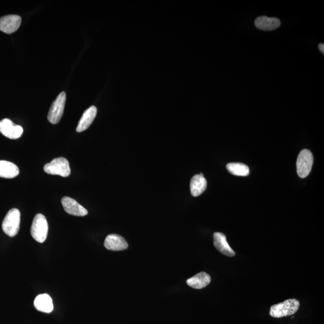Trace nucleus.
I'll list each match as a JSON object with an SVG mask.
<instances>
[{"label": "nucleus", "mask_w": 324, "mask_h": 324, "mask_svg": "<svg viewBox=\"0 0 324 324\" xmlns=\"http://www.w3.org/2000/svg\"><path fill=\"white\" fill-rule=\"evenodd\" d=\"M300 307V302L296 299H289L280 303L272 305L270 314L273 317H282L295 314Z\"/></svg>", "instance_id": "f257e3e1"}, {"label": "nucleus", "mask_w": 324, "mask_h": 324, "mask_svg": "<svg viewBox=\"0 0 324 324\" xmlns=\"http://www.w3.org/2000/svg\"><path fill=\"white\" fill-rule=\"evenodd\" d=\"M21 213L19 209H11L6 214L3 222L2 228L4 233L9 237L16 236L19 232Z\"/></svg>", "instance_id": "f03ea898"}, {"label": "nucleus", "mask_w": 324, "mask_h": 324, "mask_svg": "<svg viewBox=\"0 0 324 324\" xmlns=\"http://www.w3.org/2000/svg\"><path fill=\"white\" fill-rule=\"evenodd\" d=\"M30 232L31 235L36 242L40 243L45 242L48 233V224L45 215L42 214L35 215Z\"/></svg>", "instance_id": "7ed1b4c3"}, {"label": "nucleus", "mask_w": 324, "mask_h": 324, "mask_svg": "<svg viewBox=\"0 0 324 324\" xmlns=\"http://www.w3.org/2000/svg\"><path fill=\"white\" fill-rule=\"evenodd\" d=\"M44 171L48 174L60 175L63 177H69L71 174L69 163L64 157L52 160L44 166Z\"/></svg>", "instance_id": "20e7f679"}, {"label": "nucleus", "mask_w": 324, "mask_h": 324, "mask_svg": "<svg viewBox=\"0 0 324 324\" xmlns=\"http://www.w3.org/2000/svg\"><path fill=\"white\" fill-rule=\"evenodd\" d=\"M313 163V156L311 151L304 149L302 150L297 158V174L300 178H304L309 175Z\"/></svg>", "instance_id": "39448f33"}, {"label": "nucleus", "mask_w": 324, "mask_h": 324, "mask_svg": "<svg viewBox=\"0 0 324 324\" xmlns=\"http://www.w3.org/2000/svg\"><path fill=\"white\" fill-rule=\"evenodd\" d=\"M66 101V92H62L58 95L56 99L52 104L48 115L49 122L52 124H58L62 118Z\"/></svg>", "instance_id": "423d86ee"}, {"label": "nucleus", "mask_w": 324, "mask_h": 324, "mask_svg": "<svg viewBox=\"0 0 324 324\" xmlns=\"http://www.w3.org/2000/svg\"><path fill=\"white\" fill-rule=\"evenodd\" d=\"M23 131V128L21 126L15 125L11 120L5 119L0 122V132L5 137L11 140L20 138Z\"/></svg>", "instance_id": "0eeeda50"}, {"label": "nucleus", "mask_w": 324, "mask_h": 324, "mask_svg": "<svg viewBox=\"0 0 324 324\" xmlns=\"http://www.w3.org/2000/svg\"><path fill=\"white\" fill-rule=\"evenodd\" d=\"M61 203L65 211L68 214L75 216H85L88 214V211L84 206L70 197L65 196L61 199Z\"/></svg>", "instance_id": "6e6552de"}, {"label": "nucleus", "mask_w": 324, "mask_h": 324, "mask_svg": "<svg viewBox=\"0 0 324 324\" xmlns=\"http://www.w3.org/2000/svg\"><path fill=\"white\" fill-rule=\"evenodd\" d=\"M21 18L18 15H8L0 18V31L7 34L13 33L19 29Z\"/></svg>", "instance_id": "1a4fd4ad"}, {"label": "nucleus", "mask_w": 324, "mask_h": 324, "mask_svg": "<svg viewBox=\"0 0 324 324\" xmlns=\"http://www.w3.org/2000/svg\"><path fill=\"white\" fill-rule=\"evenodd\" d=\"M104 246L107 250L113 251H124L128 248V242L124 238L117 234H110L104 240Z\"/></svg>", "instance_id": "9d476101"}, {"label": "nucleus", "mask_w": 324, "mask_h": 324, "mask_svg": "<svg viewBox=\"0 0 324 324\" xmlns=\"http://www.w3.org/2000/svg\"><path fill=\"white\" fill-rule=\"evenodd\" d=\"M214 245L221 254L229 257H233L236 253L227 242V237L221 233H215L213 235Z\"/></svg>", "instance_id": "9b49d317"}, {"label": "nucleus", "mask_w": 324, "mask_h": 324, "mask_svg": "<svg viewBox=\"0 0 324 324\" xmlns=\"http://www.w3.org/2000/svg\"><path fill=\"white\" fill-rule=\"evenodd\" d=\"M97 110L96 107L91 106L86 110L79 120L78 125L76 128L77 132H82L87 129L93 122L96 117Z\"/></svg>", "instance_id": "f8f14e48"}, {"label": "nucleus", "mask_w": 324, "mask_h": 324, "mask_svg": "<svg viewBox=\"0 0 324 324\" xmlns=\"http://www.w3.org/2000/svg\"><path fill=\"white\" fill-rule=\"evenodd\" d=\"M207 181L202 173L194 175L190 181V192L192 195L196 197L200 195L206 189Z\"/></svg>", "instance_id": "ddd939ff"}, {"label": "nucleus", "mask_w": 324, "mask_h": 324, "mask_svg": "<svg viewBox=\"0 0 324 324\" xmlns=\"http://www.w3.org/2000/svg\"><path fill=\"white\" fill-rule=\"evenodd\" d=\"M280 21L278 18H270L265 16L259 17L255 21L256 27L263 31L276 30L278 29L280 26Z\"/></svg>", "instance_id": "4468645a"}, {"label": "nucleus", "mask_w": 324, "mask_h": 324, "mask_svg": "<svg viewBox=\"0 0 324 324\" xmlns=\"http://www.w3.org/2000/svg\"><path fill=\"white\" fill-rule=\"evenodd\" d=\"M34 305L37 310L44 313H51L54 309L53 302L50 296L47 294H41L36 297Z\"/></svg>", "instance_id": "2eb2a0df"}, {"label": "nucleus", "mask_w": 324, "mask_h": 324, "mask_svg": "<svg viewBox=\"0 0 324 324\" xmlns=\"http://www.w3.org/2000/svg\"><path fill=\"white\" fill-rule=\"evenodd\" d=\"M186 282L191 288L197 289H202L208 286L211 282V277L207 273L200 272L188 279Z\"/></svg>", "instance_id": "dca6fc26"}, {"label": "nucleus", "mask_w": 324, "mask_h": 324, "mask_svg": "<svg viewBox=\"0 0 324 324\" xmlns=\"http://www.w3.org/2000/svg\"><path fill=\"white\" fill-rule=\"evenodd\" d=\"M19 174V168L14 163L6 160H0V177L14 178Z\"/></svg>", "instance_id": "f3484780"}, {"label": "nucleus", "mask_w": 324, "mask_h": 324, "mask_svg": "<svg viewBox=\"0 0 324 324\" xmlns=\"http://www.w3.org/2000/svg\"><path fill=\"white\" fill-rule=\"evenodd\" d=\"M227 168L231 174L241 177H246L250 173L248 166L242 163H228Z\"/></svg>", "instance_id": "a211bd4d"}, {"label": "nucleus", "mask_w": 324, "mask_h": 324, "mask_svg": "<svg viewBox=\"0 0 324 324\" xmlns=\"http://www.w3.org/2000/svg\"><path fill=\"white\" fill-rule=\"evenodd\" d=\"M318 48L319 49V50L320 52H322V54L324 53V45L323 43H320V44L318 46Z\"/></svg>", "instance_id": "6ab92c4d"}]
</instances>
